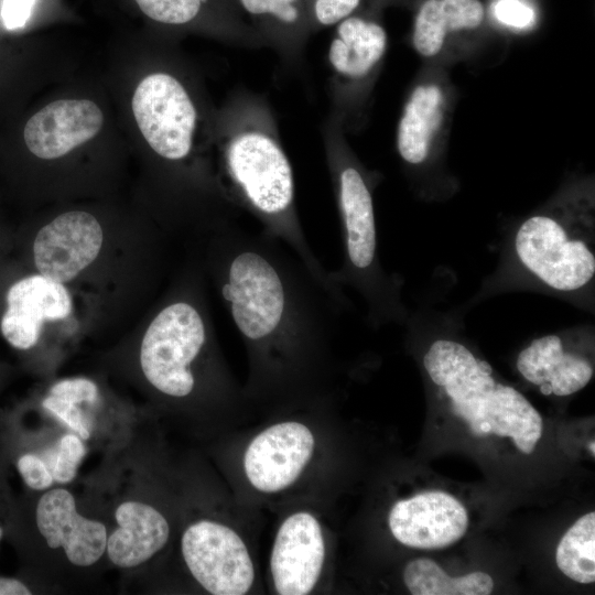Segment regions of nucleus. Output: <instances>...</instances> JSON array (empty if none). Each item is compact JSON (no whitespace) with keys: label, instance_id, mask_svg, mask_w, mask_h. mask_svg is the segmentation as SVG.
Here are the masks:
<instances>
[{"label":"nucleus","instance_id":"obj_1","mask_svg":"<svg viewBox=\"0 0 595 595\" xmlns=\"http://www.w3.org/2000/svg\"><path fill=\"white\" fill-rule=\"evenodd\" d=\"M217 138L226 201L250 214L262 231L285 244L317 279L342 292L302 229L293 170L267 100L250 91L234 93L221 111Z\"/></svg>","mask_w":595,"mask_h":595},{"label":"nucleus","instance_id":"obj_2","mask_svg":"<svg viewBox=\"0 0 595 595\" xmlns=\"http://www.w3.org/2000/svg\"><path fill=\"white\" fill-rule=\"evenodd\" d=\"M594 205L565 195L522 220L508 249L515 283L571 301L591 296L595 277Z\"/></svg>","mask_w":595,"mask_h":595},{"label":"nucleus","instance_id":"obj_3","mask_svg":"<svg viewBox=\"0 0 595 595\" xmlns=\"http://www.w3.org/2000/svg\"><path fill=\"white\" fill-rule=\"evenodd\" d=\"M323 136L344 242L343 264L331 277L339 288L350 286L361 295L372 324L398 320L402 316L399 281L379 261L370 182L342 139L335 117L325 123Z\"/></svg>","mask_w":595,"mask_h":595},{"label":"nucleus","instance_id":"obj_4","mask_svg":"<svg viewBox=\"0 0 595 595\" xmlns=\"http://www.w3.org/2000/svg\"><path fill=\"white\" fill-rule=\"evenodd\" d=\"M208 322L197 305L176 300L151 321L142 338L140 365L145 379L169 397L195 389L193 365L209 342Z\"/></svg>","mask_w":595,"mask_h":595},{"label":"nucleus","instance_id":"obj_5","mask_svg":"<svg viewBox=\"0 0 595 595\" xmlns=\"http://www.w3.org/2000/svg\"><path fill=\"white\" fill-rule=\"evenodd\" d=\"M131 105L143 138L158 155L171 162L191 155L199 118L181 80L164 72L150 74L138 85Z\"/></svg>","mask_w":595,"mask_h":595},{"label":"nucleus","instance_id":"obj_6","mask_svg":"<svg viewBox=\"0 0 595 595\" xmlns=\"http://www.w3.org/2000/svg\"><path fill=\"white\" fill-rule=\"evenodd\" d=\"M183 559L193 577L214 595L246 594L255 578L246 544L229 527L201 520L181 540Z\"/></svg>","mask_w":595,"mask_h":595},{"label":"nucleus","instance_id":"obj_7","mask_svg":"<svg viewBox=\"0 0 595 595\" xmlns=\"http://www.w3.org/2000/svg\"><path fill=\"white\" fill-rule=\"evenodd\" d=\"M102 239L101 226L93 215L64 213L39 230L33 245L35 266L45 278L69 282L95 261Z\"/></svg>","mask_w":595,"mask_h":595},{"label":"nucleus","instance_id":"obj_8","mask_svg":"<svg viewBox=\"0 0 595 595\" xmlns=\"http://www.w3.org/2000/svg\"><path fill=\"white\" fill-rule=\"evenodd\" d=\"M314 437L299 422H282L259 433L249 444L244 467L250 484L263 493H275L292 485L307 465Z\"/></svg>","mask_w":595,"mask_h":595},{"label":"nucleus","instance_id":"obj_9","mask_svg":"<svg viewBox=\"0 0 595 595\" xmlns=\"http://www.w3.org/2000/svg\"><path fill=\"white\" fill-rule=\"evenodd\" d=\"M389 527L402 544L442 549L458 541L468 527L465 507L444 491H425L399 500L389 513Z\"/></svg>","mask_w":595,"mask_h":595},{"label":"nucleus","instance_id":"obj_10","mask_svg":"<svg viewBox=\"0 0 595 595\" xmlns=\"http://www.w3.org/2000/svg\"><path fill=\"white\" fill-rule=\"evenodd\" d=\"M325 558L321 526L309 512H296L278 530L270 567L281 595L309 594L315 586Z\"/></svg>","mask_w":595,"mask_h":595},{"label":"nucleus","instance_id":"obj_11","mask_svg":"<svg viewBox=\"0 0 595 595\" xmlns=\"http://www.w3.org/2000/svg\"><path fill=\"white\" fill-rule=\"evenodd\" d=\"M35 521L47 545L62 549L76 566H90L106 552L105 524L82 516L74 496L64 488L51 489L40 497Z\"/></svg>","mask_w":595,"mask_h":595},{"label":"nucleus","instance_id":"obj_12","mask_svg":"<svg viewBox=\"0 0 595 595\" xmlns=\"http://www.w3.org/2000/svg\"><path fill=\"white\" fill-rule=\"evenodd\" d=\"M102 123L104 115L94 101L56 100L26 121L23 140L32 154L43 160H53L93 139Z\"/></svg>","mask_w":595,"mask_h":595},{"label":"nucleus","instance_id":"obj_13","mask_svg":"<svg viewBox=\"0 0 595 595\" xmlns=\"http://www.w3.org/2000/svg\"><path fill=\"white\" fill-rule=\"evenodd\" d=\"M7 305L1 318L2 335L11 346L29 349L37 343L45 321L69 315L72 298L63 283L34 274L9 289Z\"/></svg>","mask_w":595,"mask_h":595},{"label":"nucleus","instance_id":"obj_14","mask_svg":"<svg viewBox=\"0 0 595 595\" xmlns=\"http://www.w3.org/2000/svg\"><path fill=\"white\" fill-rule=\"evenodd\" d=\"M327 60L333 77V96L340 106L347 91L368 79L383 58L388 37L375 20L353 14L337 23Z\"/></svg>","mask_w":595,"mask_h":595},{"label":"nucleus","instance_id":"obj_15","mask_svg":"<svg viewBox=\"0 0 595 595\" xmlns=\"http://www.w3.org/2000/svg\"><path fill=\"white\" fill-rule=\"evenodd\" d=\"M467 421L473 434L509 436L526 454L533 452L542 434V418L534 407L511 386L499 382L489 394L454 408Z\"/></svg>","mask_w":595,"mask_h":595},{"label":"nucleus","instance_id":"obj_16","mask_svg":"<svg viewBox=\"0 0 595 595\" xmlns=\"http://www.w3.org/2000/svg\"><path fill=\"white\" fill-rule=\"evenodd\" d=\"M517 369L544 396H570L593 377L592 360L569 347L566 334H550L533 339L517 357Z\"/></svg>","mask_w":595,"mask_h":595},{"label":"nucleus","instance_id":"obj_17","mask_svg":"<svg viewBox=\"0 0 595 595\" xmlns=\"http://www.w3.org/2000/svg\"><path fill=\"white\" fill-rule=\"evenodd\" d=\"M266 47L273 48L288 63L301 58L305 44L315 32L313 0H236Z\"/></svg>","mask_w":595,"mask_h":595},{"label":"nucleus","instance_id":"obj_18","mask_svg":"<svg viewBox=\"0 0 595 595\" xmlns=\"http://www.w3.org/2000/svg\"><path fill=\"white\" fill-rule=\"evenodd\" d=\"M118 527L107 537L106 553L112 564L130 569L150 560L166 544L170 527L154 507L138 500L120 504Z\"/></svg>","mask_w":595,"mask_h":595},{"label":"nucleus","instance_id":"obj_19","mask_svg":"<svg viewBox=\"0 0 595 595\" xmlns=\"http://www.w3.org/2000/svg\"><path fill=\"white\" fill-rule=\"evenodd\" d=\"M444 94L435 84L416 86L402 112L397 130V149L412 165L423 163L443 120Z\"/></svg>","mask_w":595,"mask_h":595},{"label":"nucleus","instance_id":"obj_20","mask_svg":"<svg viewBox=\"0 0 595 595\" xmlns=\"http://www.w3.org/2000/svg\"><path fill=\"white\" fill-rule=\"evenodd\" d=\"M484 15L479 0H424L414 19V48L424 57L435 56L447 36L478 28Z\"/></svg>","mask_w":595,"mask_h":595},{"label":"nucleus","instance_id":"obj_21","mask_svg":"<svg viewBox=\"0 0 595 595\" xmlns=\"http://www.w3.org/2000/svg\"><path fill=\"white\" fill-rule=\"evenodd\" d=\"M405 586L413 595H488L493 578L484 572L451 577L430 559H415L403 571Z\"/></svg>","mask_w":595,"mask_h":595},{"label":"nucleus","instance_id":"obj_22","mask_svg":"<svg viewBox=\"0 0 595 595\" xmlns=\"http://www.w3.org/2000/svg\"><path fill=\"white\" fill-rule=\"evenodd\" d=\"M555 562L575 582L595 581V512L584 515L566 531L556 548Z\"/></svg>","mask_w":595,"mask_h":595},{"label":"nucleus","instance_id":"obj_23","mask_svg":"<svg viewBox=\"0 0 595 595\" xmlns=\"http://www.w3.org/2000/svg\"><path fill=\"white\" fill-rule=\"evenodd\" d=\"M150 19L169 25L190 24L202 15L209 0H134Z\"/></svg>","mask_w":595,"mask_h":595},{"label":"nucleus","instance_id":"obj_24","mask_svg":"<svg viewBox=\"0 0 595 595\" xmlns=\"http://www.w3.org/2000/svg\"><path fill=\"white\" fill-rule=\"evenodd\" d=\"M85 453V446L78 435H64L58 443L53 463L48 466L54 482L58 484L72 482Z\"/></svg>","mask_w":595,"mask_h":595},{"label":"nucleus","instance_id":"obj_25","mask_svg":"<svg viewBox=\"0 0 595 595\" xmlns=\"http://www.w3.org/2000/svg\"><path fill=\"white\" fill-rule=\"evenodd\" d=\"M361 0H313L312 18L315 32L335 26L344 19L356 13Z\"/></svg>","mask_w":595,"mask_h":595},{"label":"nucleus","instance_id":"obj_26","mask_svg":"<svg viewBox=\"0 0 595 595\" xmlns=\"http://www.w3.org/2000/svg\"><path fill=\"white\" fill-rule=\"evenodd\" d=\"M493 14L499 23L517 30L528 29L536 21L534 9L524 0H496Z\"/></svg>","mask_w":595,"mask_h":595},{"label":"nucleus","instance_id":"obj_27","mask_svg":"<svg viewBox=\"0 0 595 595\" xmlns=\"http://www.w3.org/2000/svg\"><path fill=\"white\" fill-rule=\"evenodd\" d=\"M42 405L63 421L82 440H88L90 437L89 429L85 423L83 412L78 408V404L60 397L48 394L43 400Z\"/></svg>","mask_w":595,"mask_h":595},{"label":"nucleus","instance_id":"obj_28","mask_svg":"<svg viewBox=\"0 0 595 595\" xmlns=\"http://www.w3.org/2000/svg\"><path fill=\"white\" fill-rule=\"evenodd\" d=\"M24 483L34 490H43L54 483L51 470L41 457L35 454H23L17 463Z\"/></svg>","mask_w":595,"mask_h":595},{"label":"nucleus","instance_id":"obj_29","mask_svg":"<svg viewBox=\"0 0 595 595\" xmlns=\"http://www.w3.org/2000/svg\"><path fill=\"white\" fill-rule=\"evenodd\" d=\"M48 394L76 404L93 403L98 397V388L95 382L86 378L65 379L53 385Z\"/></svg>","mask_w":595,"mask_h":595},{"label":"nucleus","instance_id":"obj_30","mask_svg":"<svg viewBox=\"0 0 595 595\" xmlns=\"http://www.w3.org/2000/svg\"><path fill=\"white\" fill-rule=\"evenodd\" d=\"M36 0H3L1 17L7 30L23 28L32 15Z\"/></svg>","mask_w":595,"mask_h":595},{"label":"nucleus","instance_id":"obj_31","mask_svg":"<svg viewBox=\"0 0 595 595\" xmlns=\"http://www.w3.org/2000/svg\"><path fill=\"white\" fill-rule=\"evenodd\" d=\"M30 588L20 580L0 577V595H29Z\"/></svg>","mask_w":595,"mask_h":595},{"label":"nucleus","instance_id":"obj_32","mask_svg":"<svg viewBox=\"0 0 595 595\" xmlns=\"http://www.w3.org/2000/svg\"><path fill=\"white\" fill-rule=\"evenodd\" d=\"M594 445H595V442H594V441H592V442L588 444L589 452L592 453L593 456H594V454H595V447H594Z\"/></svg>","mask_w":595,"mask_h":595},{"label":"nucleus","instance_id":"obj_33","mask_svg":"<svg viewBox=\"0 0 595 595\" xmlns=\"http://www.w3.org/2000/svg\"><path fill=\"white\" fill-rule=\"evenodd\" d=\"M2 534H3V531H2V528L0 527V540L2 538Z\"/></svg>","mask_w":595,"mask_h":595}]
</instances>
